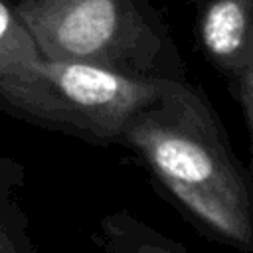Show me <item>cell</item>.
<instances>
[{
  "label": "cell",
  "instance_id": "obj_3",
  "mask_svg": "<svg viewBox=\"0 0 253 253\" xmlns=\"http://www.w3.org/2000/svg\"><path fill=\"white\" fill-rule=\"evenodd\" d=\"M164 81L42 55L0 81V109L95 144H119L125 125Z\"/></svg>",
  "mask_w": 253,
  "mask_h": 253
},
{
  "label": "cell",
  "instance_id": "obj_8",
  "mask_svg": "<svg viewBox=\"0 0 253 253\" xmlns=\"http://www.w3.org/2000/svg\"><path fill=\"white\" fill-rule=\"evenodd\" d=\"M235 87V97L241 103L243 109V117L249 128V136H251V164H253V55L247 63V67L241 71V75L233 81Z\"/></svg>",
  "mask_w": 253,
  "mask_h": 253
},
{
  "label": "cell",
  "instance_id": "obj_9",
  "mask_svg": "<svg viewBox=\"0 0 253 253\" xmlns=\"http://www.w3.org/2000/svg\"><path fill=\"white\" fill-rule=\"evenodd\" d=\"M188 2H190V4H194L196 8H200V6H204L208 0H188Z\"/></svg>",
  "mask_w": 253,
  "mask_h": 253
},
{
  "label": "cell",
  "instance_id": "obj_1",
  "mask_svg": "<svg viewBox=\"0 0 253 253\" xmlns=\"http://www.w3.org/2000/svg\"><path fill=\"white\" fill-rule=\"evenodd\" d=\"M136 152L174 200L217 241L253 251V182L202 87L166 79L125 125Z\"/></svg>",
  "mask_w": 253,
  "mask_h": 253
},
{
  "label": "cell",
  "instance_id": "obj_4",
  "mask_svg": "<svg viewBox=\"0 0 253 253\" xmlns=\"http://www.w3.org/2000/svg\"><path fill=\"white\" fill-rule=\"evenodd\" d=\"M196 38L208 61L233 83L253 55V0H208Z\"/></svg>",
  "mask_w": 253,
  "mask_h": 253
},
{
  "label": "cell",
  "instance_id": "obj_5",
  "mask_svg": "<svg viewBox=\"0 0 253 253\" xmlns=\"http://www.w3.org/2000/svg\"><path fill=\"white\" fill-rule=\"evenodd\" d=\"M93 241L109 251H128V253H180L186 251L184 245L172 241L170 237L158 233L154 227L132 217L128 211H115L101 221L99 233Z\"/></svg>",
  "mask_w": 253,
  "mask_h": 253
},
{
  "label": "cell",
  "instance_id": "obj_7",
  "mask_svg": "<svg viewBox=\"0 0 253 253\" xmlns=\"http://www.w3.org/2000/svg\"><path fill=\"white\" fill-rule=\"evenodd\" d=\"M20 180V166L12 160H0V253H24L34 249L26 229V215L12 200V190Z\"/></svg>",
  "mask_w": 253,
  "mask_h": 253
},
{
  "label": "cell",
  "instance_id": "obj_2",
  "mask_svg": "<svg viewBox=\"0 0 253 253\" xmlns=\"http://www.w3.org/2000/svg\"><path fill=\"white\" fill-rule=\"evenodd\" d=\"M14 6L47 59L144 79H186L170 26L148 0H16Z\"/></svg>",
  "mask_w": 253,
  "mask_h": 253
},
{
  "label": "cell",
  "instance_id": "obj_6",
  "mask_svg": "<svg viewBox=\"0 0 253 253\" xmlns=\"http://www.w3.org/2000/svg\"><path fill=\"white\" fill-rule=\"evenodd\" d=\"M42 51L12 0H0V81L38 61Z\"/></svg>",
  "mask_w": 253,
  "mask_h": 253
}]
</instances>
